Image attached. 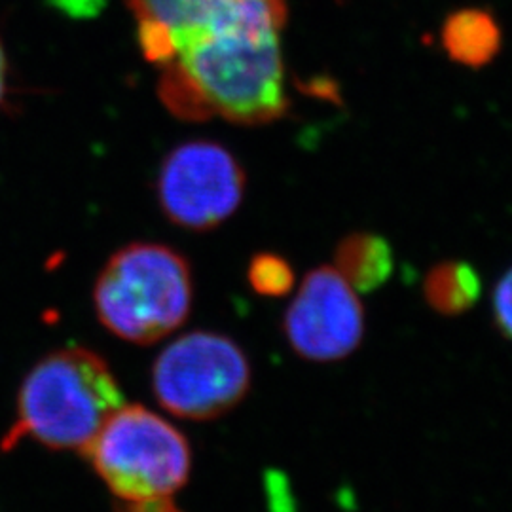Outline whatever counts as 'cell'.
<instances>
[{
  "instance_id": "1",
  "label": "cell",
  "mask_w": 512,
  "mask_h": 512,
  "mask_svg": "<svg viewBox=\"0 0 512 512\" xmlns=\"http://www.w3.org/2000/svg\"><path fill=\"white\" fill-rule=\"evenodd\" d=\"M160 99L186 122L270 124L289 109L281 33L192 38L160 67Z\"/></svg>"
},
{
  "instance_id": "2",
  "label": "cell",
  "mask_w": 512,
  "mask_h": 512,
  "mask_svg": "<svg viewBox=\"0 0 512 512\" xmlns=\"http://www.w3.org/2000/svg\"><path fill=\"white\" fill-rule=\"evenodd\" d=\"M124 403L116 374L97 351L54 349L23 378L16 420L0 440V450L10 452L31 439L54 452L82 454Z\"/></svg>"
},
{
  "instance_id": "3",
  "label": "cell",
  "mask_w": 512,
  "mask_h": 512,
  "mask_svg": "<svg viewBox=\"0 0 512 512\" xmlns=\"http://www.w3.org/2000/svg\"><path fill=\"white\" fill-rule=\"evenodd\" d=\"M192 302L190 264L162 243L139 241L118 249L93 287L101 325L137 346H152L183 327Z\"/></svg>"
},
{
  "instance_id": "4",
  "label": "cell",
  "mask_w": 512,
  "mask_h": 512,
  "mask_svg": "<svg viewBox=\"0 0 512 512\" xmlns=\"http://www.w3.org/2000/svg\"><path fill=\"white\" fill-rule=\"evenodd\" d=\"M82 456L116 499L173 495L192 473L183 431L143 404H122Z\"/></svg>"
},
{
  "instance_id": "5",
  "label": "cell",
  "mask_w": 512,
  "mask_h": 512,
  "mask_svg": "<svg viewBox=\"0 0 512 512\" xmlns=\"http://www.w3.org/2000/svg\"><path fill=\"white\" fill-rule=\"evenodd\" d=\"M247 353L226 334L192 330L156 357L152 393L169 414L190 421L217 420L234 410L251 389Z\"/></svg>"
},
{
  "instance_id": "6",
  "label": "cell",
  "mask_w": 512,
  "mask_h": 512,
  "mask_svg": "<svg viewBox=\"0 0 512 512\" xmlns=\"http://www.w3.org/2000/svg\"><path fill=\"white\" fill-rule=\"evenodd\" d=\"M141 52L164 67L192 38L238 31L281 33L287 0H128Z\"/></svg>"
},
{
  "instance_id": "7",
  "label": "cell",
  "mask_w": 512,
  "mask_h": 512,
  "mask_svg": "<svg viewBox=\"0 0 512 512\" xmlns=\"http://www.w3.org/2000/svg\"><path fill=\"white\" fill-rule=\"evenodd\" d=\"M245 194V173L230 150L213 141H188L165 156L158 200L173 224L205 232L230 219Z\"/></svg>"
},
{
  "instance_id": "8",
  "label": "cell",
  "mask_w": 512,
  "mask_h": 512,
  "mask_svg": "<svg viewBox=\"0 0 512 512\" xmlns=\"http://www.w3.org/2000/svg\"><path fill=\"white\" fill-rule=\"evenodd\" d=\"M365 308L355 289L330 266L311 270L283 317L294 353L313 363L349 357L365 338Z\"/></svg>"
},
{
  "instance_id": "9",
  "label": "cell",
  "mask_w": 512,
  "mask_h": 512,
  "mask_svg": "<svg viewBox=\"0 0 512 512\" xmlns=\"http://www.w3.org/2000/svg\"><path fill=\"white\" fill-rule=\"evenodd\" d=\"M440 42L452 61L469 69H480L499 54L501 29L490 12L463 8L446 18Z\"/></svg>"
},
{
  "instance_id": "10",
  "label": "cell",
  "mask_w": 512,
  "mask_h": 512,
  "mask_svg": "<svg viewBox=\"0 0 512 512\" xmlns=\"http://www.w3.org/2000/svg\"><path fill=\"white\" fill-rule=\"evenodd\" d=\"M336 272L355 291L372 293L389 281L395 270L393 247L384 236L355 232L342 239L334 253Z\"/></svg>"
},
{
  "instance_id": "11",
  "label": "cell",
  "mask_w": 512,
  "mask_h": 512,
  "mask_svg": "<svg viewBox=\"0 0 512 512\" xmlns=\"http://www.w3.org/2000/svg\"><path fill=\"white\" fill-rule=\"evenodd\" d=\"M482 293V279L473 264L442 260L423 279V296L429 308L446 317L471 310Z\"/></svg>"
},
{
  "instance_id": "12",
  "label": "cell",
  "mask_w": 512,
  "mask_h": 512,
  "mask_svg": "<svg viewBox=\"0 0 512 512\" xmlns=\"http://www.w3.org/2000/svg\"><path fill=\"white\" fill-rule=\"evenodd\" d=\"M247 279L256 294L268 298L287 296L296 283L291 262L275 253H258L253 256L247 270Z\"/></svg>"
},
{
  "instance_id": "13",
  "label": "cell",
  "mask_w": 512,
  "mask_h": 512,
  "mask_svg": "<svg viewBox=\"0 0 512 512\" xmlns=\"http://www.w3.org/2000/svg\"><path fill=\"white\" fill-rule=\"evenodd\" d=\"M494 323L497 330L512 342V268L497 281L492 298Z\"/></svg>"
},
{
  "instance_id": "14",
  "label": "cell",
  "mask_w": 512,
  "mask_h": 512,
  "mask_svg": "<svg viewBox=\"0 0 512 512\" xmlns=\"http://www.w3.org/2000/svg\"><path fill=\"white\" fill-rule=\"evenodd\" d=\"M112 512H184L171 495L143 497V499H116Z\"/></svg>"
},
{
  "instance_id": "15",
  "label": "cell",
  "mask_w": 512,
  "mask_h": 512,
  "mask_svg": "<svg viewBox=\"0 0 512 512\" xmlns=\"http://www.w3.org/2000/svg\"><path fill=\"white\" fill-rule=\"evenodd\" d=\"M57 10L73 18H92L103 8V0H50Z\"/></svg>"
},
{
  "instance_id": "16",
  "label": "cell",
  "mask_w": 512,
  "mask_h": 512,
  "mask_svg": "<svg viewBox=\"0 0 512 512\" xmlns=\"http://www.w3.org/2000/svg\"><path fill=\"white\" fill-rule=\"evenodd\" d=\"M6 57H4V50L0 46V103L4 99V93H6Z\"/></svg>"
}]
</instances>
